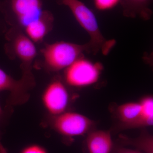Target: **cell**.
I'll list each match as a JSON object with an SVG mask.
<instances>
[{
    "label": "cell",
    "instance_id": "3",
    "mask_svg": "<svg viewBox=\"0 0 153 153\" xmlns=\"http://www.w3.org/2000/svg\"><path fill=\"white\" fill-rule=\"evenodd\" d=\"M6 8L24 29L38 21L53 17L51 13L43 8L41 0H6Z\"/></svg>",
    "mask_w": 153,
    "mask_h": 153
},
{
    "label": "cell",
    "instance_id": "4",
    "mask_svg": "<svg viewBox=\"0 0 153 153\" xmlns=\"http://www.w3.org/2000/svg\"><path fill=\"white\" fill-rule=\"evenodd\" d=\"M50 125L55 131L63 136L73 137L82 136L89 131L94 122L80 114L65 112L52 116Z\"/></svg>",
    "mask_w": 153,
    "mask_h": 153
},
{
    "label": "cell",
    "instance_id": "11",
    "mask_svg": "<svg viewBox=\"0 0 153 153\" xmlns=\"http://www.w3.org/2000/svg\"><path fill=\"white\" fill-rule=\"evenodd\" d=\"M141 105L138 102H130L121 105L118 107L119 118L124 124L134 120L141 114Z\"/></svg>",
    "mask_w": 153,
    "mask_h": 153
},
{
    "label": "cell",
    "instance_id": "5",
    "mask_svg": "<svg viewBox=\"0 0 153 153\" xmlns=\"http://www.w3.org/2000/svg\"><path fill=\"white\" fill-rule=\"evenodd\" d=\"M102 69L100 63H92L81 57L65 69V80L73 87L92 85L98 81Z\"/></svg>",
    "mask_w": 153,
    "mask_h": 153
},
{
    "label": "cell",
    "instance_id": "17",
    "mask_svg": "<svg viewBox=\"0 0 153 153\" xmlns=\"http://www.w3.org/2000/svg\"><path fill=\"white\" fill-rule=\"evenodd\" d=\"M0 153H8L7 149L4 146V145L1 142V140H0Z\"/></svg>",
    "mask_w": 153,
    "mask_h": 153
},
{
    "label": "cell",
    "instance_id": "13",
    "mask_svg": "<svg viewBox=\"0 0 153 153\" xmlns=\"http://www.w3.org/2000/svg\"><path fill=\"white\" fill-rule=\"evenodd\" d=\"M121 0H94L95 7L101 11L107 10L113 8L120 3Z\"/></svg>",
    "mask_w": 153,
    "mask_h": 153
},
{
    "label": "cell",
    "instance_id": "14",
    "mask_svg": "<svg viewBox=\"0 0 153 153\" xmlns=\"http://www.w3.org/2000/svg\"><path fill=\"white\" fill-rule=\"evenodd\" d=\"M141 105V114L153 116V99L151 97H148L142 100L140 102Z\"/></svg>",
    "mask_w": 153,
    "mask_h": 153
},
{
    "label": "cell",
    "instance_id": "18",
    "mask_svg": "<svg viewBox=\"0 0 153 153\" xmlns=\"http://www.w3.org/2000/svg\"><path fill=\"white\" fill-rule=\"evenodd\" d=\"M3 111L2 108L1 107V105H0V118L3 115Z\"/></svg>",
    "mask_w": 153,
    "mask_h": 153
},
{
    "label": "cell",
    "instance_id": "15",
    "mask_svg": "<svg viewBox=\"0 0 153 153\" xmlns=\"http://www.w3.org/2000/svg\"><path fill=\"white\" fill-rule=\"evenodd\" d=\"M20 153H48L45 148L40 145H29L24 148Z\"/></svg>",
    "mask_w": 153,
    "mask_h": 153
},
{
    "label": "cell",
    "instance_id": "10",
    "mask_svg": "<svg viewBox=\"0 0 153 153\" xmlns=\"http://www.w3.org/2000/svg\"><path fill=\"white\" fill-rule=\"evenodd\" d=\"M152 0H121L125 16H139L145 19L150 18L152 14L150 8Z\"/></svg>",
    "mask_w": 153,
    "mask_h": 153
},
{
    "label": "cell",
    "instance_id": "6",
    "mask_svg": "<svg viewBox=\"0 0 153 153\" xmlns=\"http://www.w3.org/2000/svg\"><path fill=\"white\" fill-rule=\"evenodd\" d=\"M42 103L51 116L65 112L69 101V94L66 86L58 79L48 84L42 94Z\"/></svg>",
    "mask_w": 153,
    "mask_h": 153
},
{
    "label": "cell",
    "instance_id": "19",
    "mask_svg": "<svg viewBox=\"0 0 153 153\" xmlns=\"http://www.w3.org/2000/svg\"><path fill=\"white\" fill-rule=\"evenodd\" d=\"M1 133H0V140H1Z\"/></svg>",
    "mask_w": 153,
    "mask_h": 153
},
{
    "label": "cell",
    "instance_id": "1",
    "mask_svg": "<svg viewBox=\"0 0 153 153\" xmlns=\"http://www.w3.org/2000/svg\"><path fill=\"white\" fill-rule=\"evenodd\" d=\"M60 2L68 7L77 22L90 36V42L87 44L88 51L97 52L101 49L104 54H106L114 43L112 41H106L102 36L93 12L79 0H60Z\"/></svg>",
    "mask_w": 153,
    "mask_h": 153
},
{
    "label": "cell",
    "instance_id": "9",
    "mask_svg": "<svg viewBox=\"0 0 153 153\" xmlns=\"http://www.w3.org/2000/svg\"><path fill=\"white\" fill-rule=\"evenodd\" d=\"M89 153H110L113 141L109 131L98 130L91 133L86 140Z\"/></svg>",
    "mask_w": 153,
    "mask_h": 153
},
{
    "label": "cell",
    "instance_id": "2",
    "mask_svg": "<svg viewBox=\"0 0 153 153\" xmlns=\"http://www.w3.org/2000/svg\"><path fill=\"white\" fill-rule=\"evenodd\" d=\"M87 44L83 45L60 41L47 45L42 50L44 62L52 71L66 69L81 58L82 52L88 51Z\"/></svg>",
    "mask_w": 153,
    "mask_h": 153
},
{
    "label": "cell",
    "instance_id": "16",
    "mask_svg": "<svg viewBox=\"0 0 153 153\" xmlns=\"http://www.w3.org/2000/svg\"><path fill=\"white\" fill-rule=\"evenodd\" d=\"M117 153H141L138 151L133 150L129 149H125V148H120L117 151Z\"/></svg>",
    "mask_w": 153,
    "mask_h": 153
},
{
    "label": "cell",
    "instance_id": "7",
    "mask_svg": "<svg viewBox=\"0 0 153 153\" xmlns=\"http://www.w3.org/2000/svg\"><path fill=\"white\" fill-rule=\"evenodd\" d=\"M29 77L25 76L16 80L0 68V91H7L11 93V101L13 103H22L29 98L27 82Z\"/></svg>",
    "mask_w": 153,
    "mask_h": 153
},
{
    "label": "cell",
    "instance_id": "12",
    "mask_svg": "<svg viewBox=\"0 0 153 153\" xmlns=\"http://www.w3.org/2000/svg\"><path fill=\"white\" fill-rule=\"evenodd\" d=\"M153 123V116H146L140 114L136 119L129 123L124 124V126L128 128H136L152 126Z\"/></svg>",
    "mask_w": 153,
    "mask_h": 153
},
{
    "label": "cell",
    "instance_id": "8",
    "mask_svg": "<svg viewBox=\"0 0 153 153\" xmlns=\"http://www.w3.org/2000/svg\"><path fill=\"white\" fill-rule=\"evenodd\" d=\"M11 46L15 54L25 64H30L37 55L34 42L26 34L19 33L11 41Z\"/></svg>",
    "mask_w": 153,
    "mask_h": 153
}]
</instances>
